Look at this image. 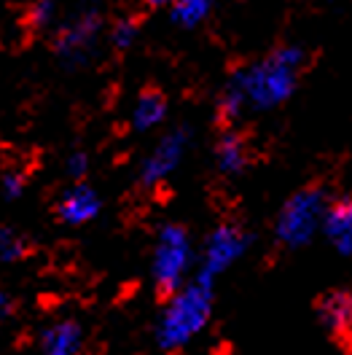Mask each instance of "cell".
I'll return each mask as SVG.
<instances>
[{
    "label": "cell",
    "instance_id": "cell-6",
    "mask_svg": "<svg viewBox=\"0 0 352 355\" xmlns=\"http://www.w3.org/2000/svg\"><path fill=\"white\" fill-rule=\"evenodd\" d=\"M188 143H191V135H188V130H183V127L161 135L156 140L154 148L146 154L143 164H140V183L146 189H156V186L167 183L177 173V167L183 164L186 151H188Z\"/></svg>",
    "mask_w": 352,
    "mask_h": 355
},
{
    "label": "cell",
    "instance_id": "cell-16",
    "mask_svg": "<svg viewBox=\"0 0 352 355\" xmlns=\"http://www.w3.org/2000/svg\"><path fill=\"white\" fill-rule=\"evenodd\" d=\"M137 22L134 19H118V22L110 27V44L113 49H118V51H127V49H132L134 41H137Z\"/></svg>",
    "mask_w": 352,
    "mask_h": 355
},
{
    "label": "cell",
    "instance_id": "cell-18",
    "mask_svg": "<svg viewBox=\"0 0 352 355\" xmlns=\"http://www.w3.org/2000/svg\"><path fill=\"white\" fill-rule=\"evenodd\" d=\"M0 191H3L6 200H19L24 194V175L19 170H8L0 178Z\"/></svg>",
    "mask_w": 352,
    "mask_h": 355
},
{
    "label": "cell",
    "instance_id": "cell-11",
    "mask_svg": "<svg viewBox=\"0 0 352 355\" xmlns=\"http://www.w3.org/2000/svg\"><path fill=\"white\" fill-rule=\"evenodd\" d=\"M215 167L220 175L237 178L250 167V143L243 132L226 127V132L215 143Z\"/></svg>",
    "mask_w": 352,
    "mask_h": 355
},
{
    "label": "cell",
    "instance_id": "cell-1",
    "mask_svg": "<svg viewBox=\"0 0 352 355\" xmlns=\"http://www.w3.org/2000/svg\"><path fill=\"white\" fill-rule=\"evenodd\" d=\"M307 51L301 46H277L256 62L243 65L218 94V119L231 127L245 113H266L285 105L296 94Z\"/></svg>",
    "mask_w": 352,
    "mask_h": 355
},
{
    "label": "cell",
    "instance_id": "cell-8",
    "mask_svg": "<svg viewBox=\"0 0 352 355\" xmlns=\"http://www.w3.org/2000/svg\"><path fill=\"white\" fill-rule=\"evenodd\" d=\"M100 210H103L100 194L89 183L78 180L62 194V200L57 205V218L67 226H87L100 216Z\"/></svg>",
    "mask_w": 352,
    "mask_h": 355
},
{
    "label": "cell",
    "instance_id": "cell-20",
    "mask_svg": "<svg viewBox=\"0 0 352 355\" xmlns=\"http://www.w3.org/2000/svg\"><path fill=\"white\" fill-rule=\"evenodd\" d=\"M11 310H14V302H11V296H8L6 291L0 288V320H6V318L11 315Z\"/></svg>",
    "mask_w": 352,
    "mask_h": 355
},
{
    "label": "cell",
    "instance_id": "cell-7",
    "mask_svg": "<svg viewBox=\"0 0 352 355\" xmlns=\"http://www.w3.org/2000/svg\"><path fill=\"white\" fill-rule=\"evenodd\" d=\"M103 33V17L97 11H81L57 30L54 51L67 67L84 65Z\"/></svg>",
    "mask_w": 352,
    "mask_h": 355
},
{
    "label": "cell",
    "instance_id": "cell-10",
    "mask_svg": "<svg viewBox=\"0 0 352 355\" xmlns=\"http://www.w3.org/2000/svg\"><path fill=\"white\" fill-rule=\"evenodd\" d=\"M84 350V329L78 320H54L46 326L38 342V355H81Z\"/></svg>",
    "mask_w": 352,
    "mask_h": 355
},
{
    "label": "cell",
    "instance_id": "cell-21",
    "mask_svg": "<svg viewBox=\"0 0 352 355\" xmlns=\"http://www.w3.org/2000/svg\"><path fill=\"white\" fill-rule=\"evenodd\" d=\"M148 6H154V8H159V6H170V0H146Z\"/></svg>",
    "mask_w": 352,
    "mask_h": 355
},
{
    "label": "cell",
    "instance_id": "cell-5",
    "mask_svg": "<svg viewBox=\"0 0 352 355\" xmlns=\"http://www.w3.org/2000/svg\"><path fill=\"white\" fill-rule=\"evenodd\" d=\"M250 248V234L245 232L243 223L237 221H223L218 223L207 240L202 245V253H199V264H197V277L207 280V283H215L220 275H226L237 261H243V256Z\"/></svg>",
    "mask_w": 352,
    "mask_h": 355
},
{
    "label": "cell",
    "instance_id": "cell-4",
    "mask_svg": "<svg viewBox=\"0 0 352 355\" xmlns=\"http://www.w3.org/2000/svg\"><path fill=\"white\" fill-rule=\"evenodd\" d=\"M194 266V245L191 234L180 223H164L156 232L154 256H151V277L161 296L175 293L188 277Z\"/></svg>",
    "mask_w": 352,
    "mask_h": 355
},
{
    "label": "cell",
    "instance_id": "cell-2",
    "mask_svg": "<svg viewBox=\"0 0 352 355\" xmlns=\"http://www.w3.org/2000/svg\"><path fill=\"white\" fill-rule=\"evenodd\" d=\"M215 304V283H207L191 275L175 293L167 296V304L156 323V345L164 353H180L199 334L207 329Z\"/></svg>",
    "mask_w": 352,
    "mask_h": 355
},
{
    "label": "cell",
    "instance_id": "cell-13",
    "mask_svg": "<svg viewBox=\"0 0 352 355\" xmlns=\"http://www.w3.org/2000/svg\"><path fill=\"white\" fill-rule=\"evenodd\" d=\"M167 113H170L167 97L156 89H146V92L137 94L132 105V116H130L132 130L134 132H151V130L161 127L167 121Z\"/></svg>",
    "mask_w": 352,
    "mask_h": 355
},
{
    "label": "cell",
    "instance_id": "cell-3",
    "mask_svg": "<svg viewBox=\"0 0 352 355\" xmlns=\"http://www.w3.org/2000/svg\"><path fill=\"white\" fill-rule=\"evenodd\" d=\"M328 191L320 186H304L293 191L274 216V240L288 250L307 248L323 232V218L328 210Z\"/></svg>",
    "mask_w": 352,
    "mask_h": 355
},
{
    "label": "cell",
    "instance_id": "cell-17",
    "mask_svg": "<svg viewBox=\"0 0 352 355\" xmlns=\"http://www.w3.org/2000/svg\"><path fill=\"white\" fill-rule=\"evenodd\" d=\"M54 22V0H35L27 11V27L44 30Z\"/></svg>",
    "mask_w": 352,
    "mask_h": 355
},
{
    "label": "cell",
    "instance_id": "cell-15",
    "mask_svg": "<svg viewBox=\"0 0 352 355\" xmlns=\"http://www.w3.org/2000/svg\"><path fill=\"white\" fill-rule=\"evenodd\" d=\"M27 256V240L19 232L0 226V261L3 264H17Z\"/></svg>",
    "mask_w": 352,
    "mask_h": 355
},
{
    "label": "cell",
    "instance_id": "cell-19",
    "mask_svg": "<svg viewBox=\"0 0 352 355\" xmlns=\"http://www.w3.org/2000/svg\"><path fill=\"white\" fill-rule=\"evenodd\" d=\"M65 170L70 180L73 183H78V180H84L89 173V154L87 151H73V154L65 159Z\"/></svg>",
    "mask_w": 352,
    "mask_h": 355
},
{
    "label": "cell",
    "instance_id": "cell-12",
    "mask_svg": "<svg viewBox=\"0 0 352 355\" xmlns=\"http://www.w3.org/2000/svg\"><path fill=\"white\" fill-rule=\"evenodd\" d=\"M317 320L328 334L352 331V291H331L317 302Z\"/></svg>",
    "mask_w": 352,
    "mask_h": 355
},
{
    "label": "cell",
    "instance_id": "cell-14",
    "mask_svg": "<svg viewBox=\"0 0 352 355\" xmlns=\"http://www.w3.org/2000/svg\"><path fill=\"white\" fill-rule=\"evenodd\" d=\"M213 6L215 0H170V17L177 27L194 30L210 17Z\"/></svg>",
    "mask_w": 352,
    "mask_h": 355
},
{
    "label": "cell",
    "instance_id": "cell-9",
    "mask_svg": "<svg viewBox=\"0 0 352 355\" xmlns=\"http://www.w3.org/2000/svg\"><path fill=\"white\" fill-rule=\"evenodd\" d=\"M320 234L342 259L352 261V197H336L328 202Z\"/></svg>",
    "mask_w": 352,
    "mask_h": 355
}]
</instances>
